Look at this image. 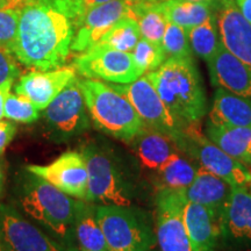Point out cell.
Here are the masks:
<instances>
[{
    "mask_svg": "<svg viewBox=\"0 0 251 251\" xmlns=\"http://www.w3.org/2000/svg\"><path fill=\"white\" fill-rule=\"evenodd\" d=\"M19 28L13 55L40 71L63 68L71 51L75 28L55 0H17Z\"/></svg>",
    "mask_w": 251,
    "mask_h": 251,
    "instance_id": "1",
    "label": "cell"
},
{
    "mask_svg": "<svg viewBox=\"0 0 251 251\" xmlns=\"http://www.w3.org/2000/svg\"><path fill=\"white\" fill-rule=\"evenodd\" d=\"M146 76L180 124L199 125L207 113V99L193 58L169 57Z\"/></svg>",
    "mask_w": 251,
    "mask_h": 251,
    "instance_id": "2",
    "label": "cell"
},
{
    "mask_svg": "<svg viewBox=\"0 0 251 251\" xmlns=\"http://www.w3.org/2000/svg\"><path fill=\"white\" fill-rule=\"evenodd\" d=\"M28 174L21 186V208L58 240L72 244L77 201L39 176Z\"/></svg>",
    "mask_w": 251,
    "mask_h": 251,
    "instance_id": "3",
    "label": "cell"
},
{
    "mask_svg": "<svg viewBox=\"0 0 251 251\" xmlns=\"http://www.w3.org/2000/svg\"><path fill=\"white\" fill-rule=\"evenodd\" d=\"M85 105L94 126L114 139L131 142L144 128L129 100L107 83L80 79Z\"/></svg>",
    "mask_w": 251,
    "mask_h": 251,
    "instance_id": "4",
    "label": "cell"
},
{
    "mask_svg": "<svg viewBox=\"0 0 251 251\" xmlns=\"http://www.w3.org/2000/svg\"><path fill=\"white\" fill-rule=\"evenodd\" d=\"M96 214L108 251H150L155 244L151 230L129 207L99 205Z\"/></svg>",
    "mask_w": 251,
    "mask_h": 251,
    "instance_id": "5",
    "label": "cell"
},
{
    "mask_svg": "<svg viewBox=\"0 0 251 251\" xmlns=\"http://www.w3.org/2000/svg\"><path fill=\"white\" fill-rule=\"evenodd\" d=\"M109 85L129 100L147 127L170 137L179 148L187 126L180 124L171 114L147 76L129 84L111 83Z\"/></svg>",
    "mask_w": 251,
    "mask_h": 251,
    "instance_id": "6",
    "label": "cell"
},
{
    "mask_svg": "<svg viewBox=\"0 0 251 251\" xmlns=\"http://www.w3.org/2000/svg\"><path fill=\"white\" fill-rule=\"evenodd\" d=\"M196 126L198 125L187 126L179 149L193 157L200 165L199 168L221 178L229 186L249 187L251 184L249 168L225 152L208 137L203 136Z\"/></svg>",
    "mask_w": 251,
    "mask_h": 251,
    "instance_id": "7",
    "label": "cell"
},
{
    "mask_svg": "<svg viewBox=\"0 0 251 251\" xmlns=\"http://www.w3.org/2000/svg\"><path fill=\"white\" fill-rule=\"evenodd\" d=\"M81 153L85 158L89 175L85 201L129 207V190L114 162L92 144L86 146Z\"/></svg>",
    "mask_w": 251,
    "mask_h": 251,
    "instance_id": "8",
    "label": "cell"
},
{
    "mask_svg": "<svg viewBox=\"0 0 251 251\" xmlns=\"http://www.w3.org/2000/svg\"><path fill=\"white\" fill-rule=\"evenodd\" d=\"M74 65L80 76L114 84L133 83L146 75L136 64L131 52L101 45H94L80 52L75 58Z\"/></svg>",
    "mask_w": 251,
    "mask_h": 251,
    "instance_id": "9",
    "label": "cell"
},
{
    "mask_svg": "<svg viewBox=\"0 0 251 251\" xmlns=\"http://www.w3.org/2000/svg\"><path fill=\"white\" fill-rule=\"evenodd\" d=\"M0 240L8 251H79L50 237L7 205H0Z\"/></svg>",
    "mask_w": 251,
    "mask_h": 251,
    "instance_id": "10",
    "label": "cell"
},
{
    "mask_svg": "<svg viewBox=\"0 0 251 251\" xmlns=\"http://www.w3.org/2000/svg\"><path fill=\"white\" fill-rule=\"evenodd\" d=\"M85 99L77 76L43 109L47 125L59 139H68L89 127Z\"/></svg>",
    "mask_w": 251,
    "mask_h": 251,
    "instance_id": "11",
    "label": "cell"
},
{
    "mask_svg": "<svg viewBox=\"0 0 251 251\" xmlns=\"http://www.w3.org/2000/svg\"><path fill=\"white\" fill-rule=\"evenodd\" d=\"M179 191L159 190L156 198V241L161 251H196L183 219Z\"/></svg>",
    "mask_w": 251,
    "mask_h": 251,
    "instance_id": "12",
    "label": "cell"
},
{
    "mask_svg": "<svg viewBox=\"0 0 251 251\" xmlns=\"http://www.w3.org/2000/svg\"><path fill=\"white\" fill-rule=\"evenodd\" d=\"M27 171L49 181L68 196L85 200L89 175L81 152L67 151L49 164L28 165Z\"/></svg>",
    "mask_w": 251,
    "mask_h": 251,
    "instance_id": "13",
    "label": "cell"
},
{
    "mask_svg": "<svg viewBox=\"0 0 251 251\" xmlns=\"http://www.w3.org/2000/svg\"><path fill=\"white\" fill-rule=\"evenodd\" d=\"M127 15H129V1L127 0H113L91 9L75 28L71 51H86Z\"/></svg>",
    "mask_w": 251,
    "mask_h": 251,
    "instance_id": "14",
    "label": "cell"
},
{
    "mask_svg": "<svg viewBox=\"0 0 251 251\" xmlns=\"http://www.w3.org/2000/svg\"><path fill=\"white\" fill-rule=\"evenodd\" d=\"M216 21L221 42L251 71V25L235 0H220Z\"/></svg>",
    "mask_w": 251,
    "mask_h": 251,
    "instance_id": "15",
    "label": "cell"
},
{
    "mask_svg": "<svg viewBox=\"0 0 251 251\" xmlns=\"http://www.w3.org/2000/svg\"><path fill=\"white\" fill-rule=\"evenodd\" d=\"M206 63L213 86L251 99V71L224 43Z\"/></svg>",
    "mask_w": 251,
    "mask_h": 251,
    "instance_id": "16",
    "label": "cell"
},
{
    "mask_svg": "<svg viewBox=\"0 0 251 251\" xmlns=\"http://www.w3.org/2000/svg\"><path fill=\"white\" fill-rule=\"evenodd\" d=\"M75 77V68L65 67L47 71L35 70L21 77L14 90L17 94L27 97L40 111H42Z\"/></svg>",
    "mask_w": 251,
    "mask_h": 251,
    "instance_id": "17",
    "label": "cell"
},
{
    "mask_svg": "<svg viewBox=\"0 0 251 251\" xmlns=\"http://www.w3.org/2000/svg\"><path fill=\"white\" fill-rule=\"evenodd\" d=\"M183 219L194 250L215 251L221 235L218 216L205 206L184 200Z\"/></svg>",
    "mask_w": 251,
    "mask_h": 251,
    "instance_id": "18",
    "label": "cell"
},
{
    "mask_svg": "<svg viewBox=\"0 0 251 251\" xmlns=\"http://www.w3.org/2000/svg\"><path fill=\"white\" fill-rule=\"evenodd\" d=\"M221 234L234 240L251 238V193L247 186L231 187L221 216Z\"/></svg>",
    "mask_w": 251,
    "mask_h": 251,
    "instance_id": "19",
    "label": "cell"
},
{
    "mask_svg": "<svg viewBox=\"0 0 251 251\" xmlns=\"http://www.w3.org/2000/svg\"><path fill=\"white\" fill-rule=\"evenodd\" d=\"M230 188L231 186H229L221 178L199 168L192 183L179 191V193L185 201L205 206L220 220Z\"/></svg>",
    "mask_w": 251,
    "mask_h": 251,
    "instance_id": "20",
    "label": "cell"
},
{
    "mask_svg": "<svg viewBox=\"0 0 251 251\" xmlns=\"http://www.w3.org/2000/svg\"><path fill=\"white\" fill-rule=\"evenodd\" d=\"M208 121L225 127L251 126V99L216 89Z\"/></svg>",
    "mask_w": 251,
    "mask_h": 251,
    "instance_id": "21",
    "label": "cell"
},
{
    "mask_svg": "<svg viewBox=\"0 0 251 251\" xmlns=\"http://www.w3.org/2000/svg\"><path fill=\"white\" fill-rule=\"evenodd\" d=\"M141 164L149 170L158 171L172 156L177 153L176 143L166 135L144 126L131 141Z\"/></svg>",
    "mask_w": 251,
    "mask_h": 251,
    "instance_id": "22",
    "label": "cell"
},
{
    "mask_svg": "<svg viewBox=\"0 0 251 251\" xmlns=\"http://www.w3.org/2000/svg\"><path fill=\"white\" fill-rule=\"evenodd\" d=\"M206 135L228 155L244 165L251 166V126L225 127L207 122Z\"/></svg>",
    "mask_w": 251,
    "mask_h": 251,
    "instance_id": "23",
    "label": "cell"
},
{
    "mask_svg": "<svg viewBox=\"0 0 251 251\" xmlns=\"http://www.w3.org/2000/svg\"><path fill=\"white\" fill-rule=\"evenodd\" d=\"M74 235L79 251H108L93 203L77 201Z\"/></svg>",
    "mask_w": 251,
    "mask_h": 251,
    "instance_id": "24",
    "label": "cell"
},
{
    "mask_svg": "<svg viewBox=\"0 0 251 251\" xmlns=\"http://www.w3.org/2000/svg\"><path fill=\"white\" fill-rule=\"evenodd\" d=\"M129 17L139 25L143 39L162 45L168 20L162 11L161 1L139 0L129 2Z\"/></svg>",
    "mask_w": 251,
    "mask_h": 251,
    "instance_id": "25",
    "label": "cell"
},
{
    "mask_svg": "<svg viewBox=\"0 0 251 251\" xmlns=\"http://www.w3.org/2000/svg\"><path fill=\"white\" fill-rule=\"evenodd\" d=\"M161 7L169 23L178 25L185 30L205 23L216 13V9L211 6L188 0H162Z\"/></svg>",
    "mask_w": 251,
    "mask_h": 251,
    "instance_id": "26",
    "label": "cell"
},
{
    "mask_svg": "<svg viewBox=\"0 0 251 251\" xmlns=\"http://www.w3.org/2000/svg\"><path fill=\"white\" fill-rule=\"evenodd\" d=\"M199 168L177 152L159 169L158 183L161 190L181 191L192 183Z\"/></svg>",
    "mask_w": 251,
    "mask_h": 251,
    "instance_id": "27",
    "label": "cell"
},
{
    "mask_svg": "<svg viewBox=\"0 0 251 251\" xmlns=\"http://www.w3.org/2000/svg\"><path fill=\"white\" fill-rule=\"evenodd\" d=\"M188 41L193 54L207 62L216 51L221 42L220 40L216 13L208 18L205 23L186 30Z\"/></svg>",
    "mask_w": 251,
    "mask_h": 251,
    "instance_id": "28",
    "label": "cell"
},
{
    "mask_svg": "<svg viewBox=\"0 0 251 251\" xmlns=\"http://www.w3.org/2000/svg\"><path fill=\"white\" fill-rule=\"evenodd\" d=\"M141 31L136 21L127 15L122 18L101 37L96 45L109 47L125 52H131L141 39Z\"/></svg>",
    "mask_w": 251,
    "mask_h": 251,
    "instance_id": "29",
    "label": "cell"
},
{
    "mask_svg": "<svg viewBox=\"0 0 251 251\" xmlns=\"http://www.w3.org/2000/svg\"><path fill=\"white\" fill-rule=\"evenodd\" d=\"M162 47L168 58H193V51L188 41L187 31L183 27L169 21L163 35Z\"/></svg>",
    "mask_w": 251,
    "mask_h": 251,
    "instance_id": "30",
    "label": "cell"
},
{
    "mask_svg": "<svg viewBox=\"0 0 251 251\" xmlns=\"http://www.w3.org/2000/svg\"><path fill=\"white\" fill-rule=\"evenodd\" d=\"M131 55L144 74L157 70L168 58L161 43L151 42L143 37H141L137 45L135 46Z\"/></svg>",
    "mask_w": 251,
    "mask_h": 251,
    "instance_id": "31",
    "label": "cell"
},
{
    "mask_svg": "<svg viewBox=\"0 0 251 251\" xmlns=\"http://www.w3.org/2000/svg\"><path fill=\"white\" fill-rule=\"evenodd\" d=\"M4 117L20 124H31L40 118V109L27 97L9 93L5 101Z\"/></svg>",
    "mask_w": 251,
    "mask_h": 251,
    "instance_id": "32",
    "label": "cell"
},
{
    "mask_svg": "<svg viewBox=\"0 0 251 251\" xmlns=\"http://www.w3.org/2000/svg\"><path fill=\"white\" fill-rule=\"evenodd\" d=\"M0 1V48L13 55L19 28V9L1 6Z\"/></svg>",
    "mask_w": 251,
    "mask_h": 251,
    "instance_id": "33",
    "label": "cell"
},
{
    "mask_svg": "<svg viewBox=\"0 0 251 251\" xmlns=\"http://www.w3.org/2000/svg\"><path fill=\"white\" fill-rule=\"evenodd\" d=\"M113 0H55L57 7L70 19L74 28L80 23L81 19L97 6L106 4Z\"/></svg>",
    "mask_w": 251,
    "mask_h": 251,
    "instance_id": "34",
    "label": "cell"
},
{
    "mask_svg": "<svg viewBox=\"0 0 251 251\" xmlns=\"http://www.w3.org/2000/svg\"><path fill=\"white\" fill-rule=\"evenodd\" d=\"M20 74L17 62L11 52L0 48V84L9 78H17Z\"/></svg>",
    "mask_w": 251,
    "mask_h": 251,
    "instance_id": "35",
    "label": "cell"
},
{
    "mask_svg": "<svg viewBox=\"0 0 251 251\" xmlns=\"http://www.w3.org/2000/svg\"><path fill=\"white\" fill-rule=\"evenodd\" d=\"M17 133L15 125L8 121H0V156L4 153L8 144L14 139Z\"/></svg>",
    "mask_w": 251,
    "mask_h": 251,
    "instance_id": "36",
    "label": "cell"
},
{
    "mask_svg": "<svg viewBox=\"0 0 251 251\" xmlns=\"http://www.w3.org/2000/svg\"><path fill=\"white\" fill-rule=\"evenodd\" d=\"M14 78H9V79L2 81L0 84V121H1L4 117V107H5V101L6 98L9 93H11V89L13 86Z\"/></svg>",
    "mask_w": 251,
    "mask_h": 251,
    "instance_id": "37",
    "label": "cell"
},
{
    "mask_svg": "<svg viewBox=\"0 0 251 251\" xmlns=\"http://www.w3.org/2000/svg\"><path fill=\"white\" fill-rule=\"evenodd\" d=\"M235 2L246 20L251 25V0H235Z\"/></svg>",
    "mask_w": 251,
    "mask_h": 251,
    "instance_id": "38",
    "label": "cell"
},
{
    "mask_svg": "<svg viewBox=\"0 0 251 251\" xmlns=\"http://www.w3.org/2000/svg\"><path fill=\"white\" fill-rule=\"evenodd\" d=\"M188 1H193V2H199V4H205L213 7L214 9H218L219 5H220V0H188Z\"/></svg>",
    "mask_w": 251,
    "mask_h": 251,
    "instance_id": "39",
    "label": "cell"
},
{
    "mask_svg": "<svg viewBox=\"0 0 251 251\" xmlns=\"http://www.w3.org/2000/svg\"><path fill=\"white\" fill-rule=\"evenodd\" d=\"M4 184H5V166H4V163L0 161V194L2 193V190H4Z\"/></svg>",
    "mask_w": 251,
    "mask_h": 251,
    "instance_id": "40",
    "label": "cell"
},
{
    "mask_svg": "<svg viewBox=\"0 0 251 251\" xmlns=\"http://www.w3.org/2000/svg\"><path fill=\"white\" fill-rule=\"evenodd\" d=\"M0 251H8L7 249H6L5 244L2 243V241H1V240H0Z\"/></svg>",
    "mask_w": 251,
    "mask_h": 251,
    "instance_id": "41",
    "label": "cell"
},
{
    "mask_svg": "<svg viewBox=\"0 0 251 251\" xmlns=\"http://www.w3.org/2000/svg\"><path fill=\"white\" fill-rule=\"evenodd\" d=\"M127 1L133 2V1H139V0H127ZM155 1H162V0H155Z\"/></svg>",
    "mask_w": 251,
    "mask_h": 251,
    "instance_id": "42",
    "label": "cell"
},
{
    "mask_svg": "<svg viewBox=\"0 0 251 251\" xmlns=\"http://www.w3.org/2000/svg\"><path fill=\"white\" fill-rule=\"evenodd\" d=\"M249 187H250V193H251V184H250V186H249Z\"/></svg>",
    "mask_w": 251,
    "mask_h": 251,
    "instance_id": "43",
    "label": "cell"
},
{
    "mask_svg": "<svg viewBox=\"0 0 251 251\" xmlns=\"http://www.w3.org/2000/svg\"><path fill=\"white\" fill-rule=\"evenodd\" d=\"M12 1H17V0H12Z\"/></svg>",
    "mask_w": 251,
    "mask_h": 251,
    "instance_id": "44",
    "label": "cell"
},
{
    "mask_svg": "<svg viewBox=\"0 0 251 251\" xmlns=\"http://www.w3.org/2000/svg\"><path fill=\"white\" fill-rule=\"evenodd\" d=\"M0 1H4V0H0Z\"/></svg>",
    "mask_w": 251,
    "mask_h": 251,
    "instance_id": "45",
    "label": "cell"
}]
</instances>
